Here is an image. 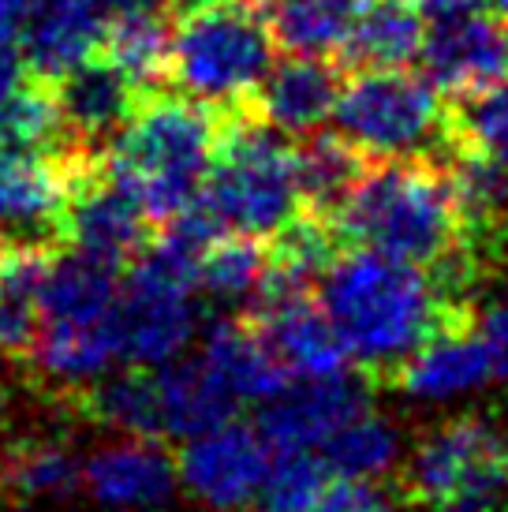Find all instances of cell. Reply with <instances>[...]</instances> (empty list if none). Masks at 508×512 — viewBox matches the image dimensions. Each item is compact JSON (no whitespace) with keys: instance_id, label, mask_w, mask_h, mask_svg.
<instances>
[{"instance_id":"21","label":"cell","mask_w":508,"mask_h":512,"mask_svg":"<svg viewBox=\"0 0 508 512\" xmlns=\"http://www.w3.org/2000/svg\"><path fill=\"white\" fill-rule=\"evenodd\" d=\"M176 483H180V464L161 438H131L86 460L90 494L113 509L161 505L176 490Z\"/></svg>"},{"instance_id":"30","label":"cell","mask_w":508,"mask_h":512,"mask_svg":"<svg viewBox=\"0 0 508 512\" xmlns=\"http://www.w3.org/2000/svg\"><path fill=\"white\" fill-rule=\"evenodd\" d=\"M396 430L378 419L374 412L352 419L348 427H340L333 438L325 441L318 456L325 460V468L333 475H367L378 479L381 471L396 460Z\"/></svg>"},{"instance_id":"17","label":"cell","mask_w":508,"mask_h":512,"mask_svg":"<svg viewBox=\"0 0 508 512\" xmlns=\"http://www.w3.org/2000/svg\"><path fill=\"white\" fill-rule=\"evenodd\" d=\"M109 15L98 0H27L19 49L30 75L57 83L75 64L94 57L105 42Z\"/></svg>"},{"instance_id":"16","label":"cell","mask_w":508,"mask_h":512,"mask_svg":"<svg viewBox=\"0 0 508 512\" xmlns=\"http://www.w3.org/2000/svg\"><path fill=\"white\" fill-rule=\"evenodd\" d=\"M344 68L333 57L288 53L243 105V113L284 135H311L325 116L337 113Z\"/></svg>"},{"instance_id":"22","label":"cell","mask_w":508,"mask_h":512,"mask_svg":"<svg viewBox=\"0 0 508 512\" xmlns=\"http://www.w3.org/2000/svg\"><path fill=\"white\" fill-rule=\"evenodd\" d=\"M423 0H359L352 30L337 49V64L344 72L367 68H408L423 57L426 45Z\"/></svg>"},{"instance_id":"31","label":"cell","mask_w":508,"mask_h":512,"mask_svg":"<svg viewBox=\"0 0 508 512\" xmlns=\"http://www.w3.org/2000/svg\"><path fill=\"white\" fill-rule=\"evenodd\" d=\"M396 501V486L389 490L367 475H333L314 512H396Z\"/></svg>"},{"instance_id":"36","label":"cell","mask_w":508,"mask_h":512,"mask_svg":"<svg viewBox=\"0 0 508 512\" xmlns=\"http://www.w3.org/2000/svg\"><path fill=\"white\" fill-rule=\"evenodd\" d=\"M0 419H4V389H0Z\"/></svg>"},{"instance_id":"5","label":"cell","mask_w":508,"mask_h":512,"mask_svg":"<svg viewBox=\"0 0 508 512\" xmlns=\"http://www.w3.org/2000/svg\"><path fill=\"white\" fill-rule=\"evenodd\" d=\"M393 486L415 512H508V430L482 415L423 430Z\"/></svg>"},{"instance_id":"34","label":"cell","mask_w":508,"mask_h":512,"mask_svg":"<svg viewBox=\"0 0 508 512\" xmlns=\"http://www.w3.org/2000/svg\"><path fill=\"white\" fill-rule=\"evenodd\" d=\"M501 427L508 430V393H505V400H501Z\"/></svg>"},{"instance_id":"10","label":"cell","mask_w":508,"mask_h":512,"mask_svg":"<svg viewBox=\"0 0 508 512\" xmlns=\"http://www.w3.org/2000/svg\"><path fill=\"white\" fill-rule=\"evenodd\" d=\"M269 449L273 445L266 434L247 423H228L210 434L187 438L176 453L180 483L213 512H247L273 468Z\"/></svg>"},{"instance_id":"28","label":"cell","mask_w":508,"mask_h":512,"mask_svg":"<svg viewBox=\"0 0 508 512\" xmlns=\"http://www.w3.org/2000/svg\"><path fill=\"white\" fill-rule=\"evenodd\" d=\"M269 266V240L247 236V232H221L206 247L198 266V288H206L213 299H243L254 296Z\"/></svg>"},{"instance_id":"14","label":"cell","mask_w":508,"mask_h":512,"mask_svg":"<svg viewBox=\"0 0 508 512\" xmlns=\"http://www.w3.org/2000/svg\"><path fill=\"white\" fill-rule=\"evenodd\" d=\"M150 90L101 49L53 83L68 139L90 150H109Z\"/></svg>"},{"instance_id":"24","label":"cell","mask_w":508,"mask_h":512,"mask_svg":"<svg viewBox=\"0 0 508 512\" xmlns=\"http://www.w3.org/2000/svg\"><path fill=\"white\" fill-rule=\"evenodd\" d=\"M161 404H165V438H198L236 423L243 400L228 389L206 356L161 363Z\"/></svg>"},{"instance_id":"13","label":"cell","mask_w":508,"mask_h":512,"mask_svg":"<svg viewBox=\"0 0 508 512\" xmlns=\"http://www.w3.org/2000/svg\"><path fill=\"white\" fill-rule=\"evenodd\" d=\"M75 154L79 143L0 154V236L60 243V217L71 195Z\"/></svg>"},{"instance_id":"11","label":"cell","mask_w":508,"mask_h":512,"mask_svg":"<svg viewBox=\"0 0 508 512\" xmlns=\"http://www.w3.org/2000/svg\"><path fill=\"white\" fill-rule=\"evenodd\" d=\"M378 382L363 367H348L325 378H296L281 397L266 400L258 430L273 449H322L340 427L370 412Z\"/></svg>"},{"instance_id":"15","label":"cell","mask_w":508,"mask_h":512,"mask_svg":"<svg viewBox=\"0 0 508 512\" xmlns=\"http://www.w3.org/2000/svg\"><path fill=\"white\" fill-rule=\"evenodd\" d=\"M247 314L262 326L284 363L296 370V378H325V374L355 367L352 352L340 341L318 288L258 299L247 307Z\"/></svg>"},{"instance_id":"35","label":"cell","mask_w":508,"mask_h":512,"mask_svg":"<svg viewBox=\"0 0 508 512\" xmlns=\"http://www.w3.org/2000/svg\"><path fill=\"white\" fill-rule=\"evenodd\" d=\"M501 247H505V258H508V221H505V228H501Z\"/></svg>"},{"instance_id":"6","label":"cell","mask_w":508,"mask_h":512,"mask_svg":"<svg viewBox=\"0 0 508 512\" xmlns=\"http://www.w3.org/2000/svg\"><path fill=\"white\" fill-rule=\"evenodd\" d=\"M202 199L228 232L273 240L303 210L296 176V143L243 109L228 113L225 135L206 176Z\"/></svg>"},{"instance_id":"8","label":"cell","mask_w":508,"mask_h":512,"mask_svg":"<svg viewBox=\"0 0 508 512\" xmlns=\"http://www.w3.org/2000/svg\"><path fill=\"white\" fill-rule=\"evenodd\" d=\"M157 232L161 225L146 214L139 195L113 172L105 150L79 146L71 195L60 217V247L83 251L127 273L150 251Z\"/></svg>"},{"instance_id":"38","label":"cell","mask_w":508,"mask_h":512,"mask_svg":"<svg viewBox=\"0 0 508 512\" xmlns=\"http://www.w3.org/2000/svg\"><path fill=\"white\" fill-rule=\"evenodd\" d=\"M116 512H139V509H116Z\"/></svg>"},{"instance_id":"4","label":"cell","mask_w":508,"mask_h":512,"mask_svg":"<svg viewBox=\"0 0 508 512\" xmlns=\"http://www.w3.org/2000/svg\"><path fill=\"white\" fill-rule=\"evenodd\" d=\"M277 34L258 0H221L172 15L165 86L236 113L277 64Z\"/></svg>"},{"instance_id":"20","label":"cell","mask_w":508,"mask_h":512,"mask_svg":"<svg viewBox=\"0 0 508 512\" xmlns=\"http://www.w3.org/2000/svg\"><path fill=\"white\" fill-rule=\"evenodd\" d=\"M202 356L240 400H273L296 382V370L284 363L247 311L213 322Z\"/></svg>"},{"instance_id":"18","label":"cell","mask_w":508,"mask_h":512,"mask_svg":"<svg viewBox=\"0 0 508 512\" xmlns=\"http://www.w3.org/2000/svg\"><path fill=\"white\" fill-rule=\"evenodd\" d=\"M60 404L83 415L86 423L120 430L127 438H165L161 370L146 363H127L116 374H101L60 397Z\"/></svg>"},{"instance_id":"33","label":"cell","mask_w":508,"mask_h":512,"mask_svg":"<svg viewBox=\"0 0 508 512\" xmlns=\"http://www.w3.org/2000/svg\"><path fill=\"white\" fill-rule=\"evenodd\" d=\"M109 19L124 15H172V0H98Z\"/></svg>"},{"instance_id":"37","label":"cell","mask_w":508,"mask_h":512,"mask_svg":"<svg viewBox=\"0 0 508 512\" xmlns=\"http://www.w3.org/2000/svg\"><path fill=\"white\" fill-rule=\"evenodd\" d=\"M4 240H8V236H0V258H4Z\"/></svg>"},{"instance_id":"23","label":"cell","mask_w":508,"mask_h":512,"mask_svg":"<svg viewBox=\"0 0 508 512\" xmlns=\"http://www.w3.org/2000/svg\"><path fill=\"white\" fill-rule=\"evenodd\" d=\"M490 378H494V363L486 356L479 329H471V333H449L404 356L381 374L378 385L408 397H452V393H471Z\"/></svg>"},{"instance_id":"12","label":"cell","mask_w":508,"mask_h":512,"mask_svg":"<svg viewBox=\"0 0 508 512\" xmlns=\"http://www.w3.org/2000/svg\"><path fill=\"white\" fill-rule=\"evenodd\" d=\"M191 292H195L191 281L161 270L154 258L142 255L124 273V292H120L124 359L161 367L180 356L195 329Z\"/></svg>"},{"instance_id":"29","label":"cell","mask_w":508,"mask_h":512,"mask_svg":"<svg viewBox=\"0 0 508 512\" xmlns=\"http://www.w3.org/2000/svg\"><path fill=\"white\" fill-rule=\"evenodd\" d=\"M333 471L311 449H281L247 512H314Z\"/></svg>"},{"instance_id":"3","label":"cell","mask_w":508,"mask_h":512,"mask_svg":"<svg viewBox=\"0 0 508 512\" xmlns=\"http://www.w3.org/2000/svg\"><path fill=\"white\" fill-rule=\"evenodd\" d=\"M225 124L228 109L154 86L105 157L146 214L169 225L202 199Z\"/></svg>"},{"instance_id":"7","label":"cell","mask_w":508,"mask_h":512,"mask_svg":"<svg viewBox=\"0 0 508 512\" xmlns=\"http://www.w3.org/2000/svg\"><path fill=\"white\" fill-rule=\"evenodd\" d=\"M337 131L370 157L449 161V98L408 68L344 72Z\"/></svg>"},{"instance_id":"27","label":"cell","mask_w":508,"mask_h":512,"mask_svg":"<svg viewBox=\"0 0 508 512\" xmlns=\"http://www.w3.org/2000/svg\"><path fill=\"white\" fill-rule=\"evenodd\" d=\"M452 157H508V75L449 98Z\"/></svg>"},{"instance_id":"2","label":"cell","mask_w":508,"mask_h":512,"mask_svg":"<svg viewBox=\"0 0 508 512\" xmlns=\"http://www.w3.org/2000/svg\"><path fill=\"white\" fill-rule=\"evenodd\" d=\"M333 225L348 251H374L430 273L471 255L464 199L441 157H370Z\"/></svg>"},{"instance_id":"19","label":"cell","mask_w":508,"mask_h":512,"mask_svg":"<svg viewBox=\"0 0 508 512\" xmlns=\"http://www.w3.org/2000/svg\"><path fill=\"white\" fill-rule=\"evenodd\" d=\"M60 243L49 240H4L0 258V359L23 363L34 356L42 329L45 277Z\"/></svg>"},{"instance_id":"32","label":"cell","mask_w":508,"mask_h":512,"mask_svg":"<svg viewBox=\"0 0 508 512\" xmlns=\"http://www.w3.org/2000/svg\"><path fill=\"white\" fill-rule=\"evenodd\" d=\"M479 337L486 344L490 363H494V378L508 382V303L479 314Z\"/></svg>"},{"instance_id":"26","label":"cell","mask_w":508,"mask_h":512,"mask_svg":"<svg viewBox=\"0 0 508 512\" xmlns=\"http://www.w3.org/2000/svg\"><path fill=\"white\" fill-rule=\"evenodd\" d=\"M370 154L344 135V131H311L303 143H296V176L303 210L333 217L340 202L352 195L359 176L367 172Z\"/></svg>"},{"instance_id":"1","label":"cell","mask_w":508,"mask_h":512,"mask_svg":"<svg viewBox=\"0 0 508 512\" xmlns=\"http://www.w3.org/2000/svg\"><path fill=\"white\" fill-rule=\"evenodd\" d=\"M318 296L355 367L374 382L426 344L479 329V314L467 296L449 292L430 270L374 251H344L322 277Z\"/></svg>"},{"instance_id":"9","label":"cell","mask_w":508,"mask_h":512,"mask_svg":"<svg viewBox=\"0 0 508 512\" xmlns=\"http://www.w3.org/2000/svg\"><path fill=\"white\" fill-rule=\"evenodd\" d=\"M426 45H423V75L438 86L445 98L467 94L508 75V19L460 4L426 12Z\"/></svg>"},{"instance_id":"25","label":"cell","mask_w":508,"mask_h":512,"mask_svg":"<svg viewBox=\"0 0 508 512\" xmlns=\"http://www.w3.org/2000/svg\"><path fill=\"white\" fill-rule=\"evenodd\" d=\"M86 483V464L60 438H12L0 445V498L64 501Z\"/></svg>"}]
</instances>
